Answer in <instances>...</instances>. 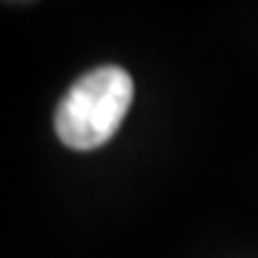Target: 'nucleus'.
<instances>
[{"label":"nucleus","mask_w":258,"mask_h":258,"mask_svg":"<svg viewBox=\"0 0 258 258\" xmlns=\"http://www.w3.org/2000/svg\"><path fill=\"white\" fill-rule=\"evenodd\" d=\"M135 86L126 69L98 66L69 86L55 112V132L69 149L103 147L126 118Z\"/></svg>","instance_id":"nucleus-1"}]
</instances>
